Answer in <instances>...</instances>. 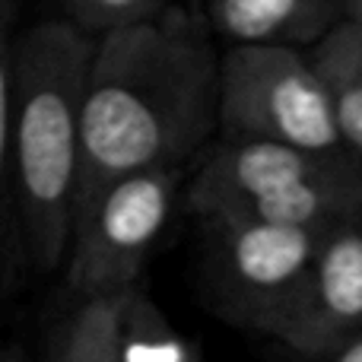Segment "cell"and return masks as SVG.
<instances>
[{
  "mask_svg": "<svg viewBox=\"0 0 362 362\" xmlns=\"http://www.w3.org/2000/svg\"><path fill=\"white\" fill-rule=\"evenodd\" d=\"M219 57L181 10L95 35L74 216L108 181L185 169L219 131Z\"/></svg>",
  "mask_w": 362,
  "mask_h": 362,
  "instance_id": "cell-1",
  "label": "cell"
},
{
  "mask_svg": "<svg viewBox=\"0 0 362 362\" xmlns=\"http://www.w3.org/2000/svg\"><path fill=\"white\" fill-rule=\"evenodd\" d=\"M95 35L67 19L16 35L10 169L25 251L38 270L64 267L80 181L83 93Z\"/></svg>",
  "mask_w": 362,
  "mask_h": 362,
  "instance_id": "cell-2",
  "label": "cell"
},
{
  "mask_svg": "<svg viewBox=\"0 0 362 362\" xmlns=\"http://www.w3.org/2000/svg\"><path fill=\"white\" fill-rule=\"evenodd\" d=\"M187 210L200 226L270 223L327 229L362 213V159L274 140L223 137L187 185Z\"/></svg>",
  "mask_w": 362,
  "mask_h": 362,
  "instance_id": "cell-3",
  "label": "cell"
},
{
  "mask_svg": "<svg viewBox=\"0 0 362 362\" xmlns=\"http://www.w3.org/2000/svg\"><path fill=\"white\" fill-rule=\"evenodd\" d=\"M219 134L274 140L312 153H350L325 83L308 51L283 45H232L219 57Z\"/></svg>",
  "mask_w": 362,
  "mask_h": 362,
  "instance_id": "cell-4",
  "label": "cell"
},
{
  "mask_svg": "<svg viewBox=\"0 0 362 362\" xmlns=\"http://www.w3.org/2000/svg\"><path fill=\"white\" fill-rule=\"evenodd\" d=\"M185 169H144L108 181L74 216L67 283L80 299L118 296L137 286L181 194Z\"/></svg>",
  "mask_w": 362,
  "mask_h": 362,
  "instance_id": "cell-5",
  "label": "cell"
},
{
  "mask_svg": "<svg viewBox=\"0 0 362 362\" xmlns=\"http://www.w3.org/2000/svg\"><path fill=\"white\" fill-rule=\"evenodd\" d=\"M331 229L270 223L204 226V276L213 308L232 325L270 337L293 308Z\"/></svg>",
  "mask_w": 362,
  "mask_h": 362,
  "instance_id": "cell-6",
  "label": "cell"
},
{
  "mask_svg": "<svg viewBox=\"0 0 362 362\" xmlns=\"http://www.w3.org/2000/svg\"><path fill=\"white\" fill-rule=\"evenodd\" d=\"M362 331V213L321 242L293 308L270 337L302 359H325Z\"/></svg>",
  "mask_w": 362,
  "mask_h": 362,
  "instance_id": "cell-7",
  "label": "cell"
},
{
  "mask_svg": "<svg viewBox=\"0 0 362 362\" xmlns=\"http://www.w3.org/2000/svg\"><path fill=\"white\" fill-rule=\"evenodd\" d=\"M204 13L232 45L312 48L344 19V0H206Z\"/></svg>",
  "mask_w": 362,
  "mask_h": 362,
  "instance_id": "cell-8",
  "label": "cell"
},
{
  "mask_svg": "<svg viewBox=\"0 0 362 362\" xmlns=\"http://www.w3.org/2000/svg\"><path fill=\"white\" fill-rule=\"evenodd\" d=\"M308 57L331 95L344 146L362 159V25L340 19L308 48Z\"/></svg>",
  "mask_w": 362,
  "mask_h": 362,
  "instance_id": "cell-9",
  "label": "cell"
},
{
  "mask_svg": "<svg viewBox=\"0 0 362 362\" xmlns=\"http://www.w3.org/2000/svg\"><path fill=\"white\" fill-rule=\"evenodd\" d=\"M118 359L121 362H204L194 340L165 318V312L137 286L118 302Z\"/></svg>",
  "mask_w": 362,
  "mask_h": 362,
  "instance_id": "cell-10",
  "label": "cell"
},
{
  "mask_svg": "<svg viewBox=\"0 0 362 362\" xmlns=\"http://www.w3.org/2000/svg\"><path fill=\"white\" fill-rule=\"evenodd\" d=\"M127 293V289H124ZM118 296L83 299L54 346V362H121L118 359Z\"/></svg>",
  "mask_w": 362,
  "mask_h": 362,
  "instance_id": "cell-11",
  "label": "cell"
},
{
  "mask_svg": "<svg viewBox=\"0 0 362 362\" xmlns=\"http://www.w3.org/2000/svg\"><path fill=\"white\" fill-rule=\"evenodd\" d=\"M76 25L93 35L121 29V25L146 23L169 10V0H67Z\"/></svg>",
  "mask_w": 362,
  "mask_h": 362,
  "instance_id": "cell-12",
  "label": "cell"
},
{
  "mask_svg": "<svg viewBox=\"0 0 362 362\" xmlns=\"http://www.w3.org/2000/svg\"><path fill=\"white\" fill-rule=\"evenodd\" d=\"M13 51H16V0H0V197L10 169V102Z\"/></svg>",
  "mask_w": 362,
  "mask_h": 362,
  "instance_id": "cell-13",
  "label": "cell"
},
{
  "mask_svg": "<svg viewBox=\"0 0 362 362\" xmlns=\"http://www.w3.org/2000/svg\"><path fill=\"white\" fill-rule=\"evenodd\" d=\"M321 362H362V331L356 334V337L346 340L344 346H337L331 356H325Z\"/></svg>",
  "mask_w": 362,
  "mask_h": 362,
  "instance_id": "cell-14",
  "label": "cell"
},
{
  "mask_svg": "<svg viewBox=\"0 0 362 362\" xmlns=\"http://www.w3.org/2000/svg\"><path fill=\"white\" fill-rule=\"evenodd\" d=\"M344 19L362 25V0H344Z\"/></svg>",
  "mask_w": 362,
  "mask_h": 362,
  "instance_id": "cell-15",
  "label": "cell"
},
{
  "mask_svg": "<svg viewBox=\"0 0 362 362\" xmlns=\"http://www.w3.org/2000/svg\"><path fill=\"white\" fill-rule=\"evenodd\" d=\"M16 362H19V359H16Z\"/></svg>",
  "mask_w": 362,
  "mask_h": 362,
  "instance_id": "cell-16",
  "label": "cell"
}]
</instances>
